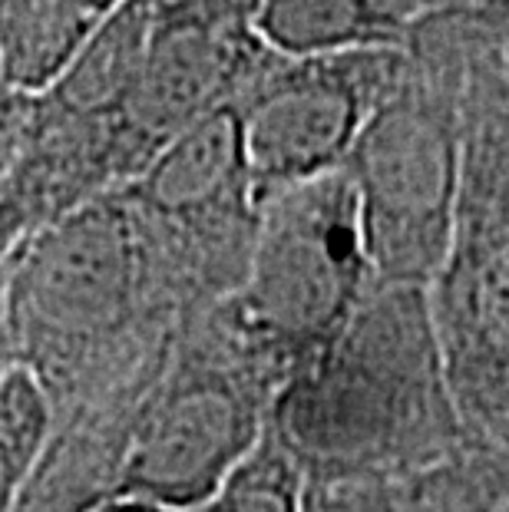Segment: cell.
<instances>
[{
  "label": "cell",
  "instance_id": "obj_3",
  "mask_svg": "<svg viewBox=\"0 0 509 512\" xmlns=\"http://www.w3.org/2000/svg\"><path fill=\"white\" fill-rule=\"evenodd\" d=\"M407 63L354 143L357 192L377 285L427 288L447 258L463 179V53L440 10L407 37Z\"/></svg>",
  "mask_w": 509,
  "mask_h": 512
},
{
  "label": "cell",
  "instance_id": "obj_8",
  "mask_svg": "<svg viewBox=\"0 0 509 512\" xmlns=\"http://www.w3.org/2000/svg\"><path fill=\"white\" fill-rule=\"evenodd\" d=\"M447 0H255L252 27L285 60L404 50L414 24Z\"/></svg>",
  "mask_w": 509,
  "mask_h": 512
},
{
  "label": "cell",
  "instance_id": "obj_2",
  "mask_svg": "<svg viewBox=\"0 0 509 512\" xmlns=\"http://www.w3.org/2000/svg\"><path fill=\"white\" fill-rule=\"evenodd\" d=\"M463 53V179L447 258L427 285L463 427L509 446V83L443 7Z\"/></svg>",
  "mask_w": 509,
  "mask_h": 512
},
{
  "label": "cell",
  "instance_id": "obj_9",
  "mask_svg": "<svg viewBox=\"0 0 509 512\" xmlns=\"http://www.w3.org/2000/svg\"><path fill=\"white\" fill-rule=\"evenodd\" d=\"M126 0H0V86L43 96Z\"/></svg>",
  "mask_w": 509,
  "mask_h": 512
},
{
  "label": "cell",
  "instance_id": "obj_11",
  "mask_svg": "<svg viewBox=\"0 0 509 512\" xmlns=\"http://www.w3.org/2000/svg\"><path fill=\"white\" fill-rule=\"evenodd\" d=\"M57 433V410L47 384L27 364L0 380V512H17L37 479Z\"/></svg>",
  "mask_w": 509,
  "mask_h": 512
},
{
  "label": "cell",
  "instance_id": "obj_16",
  "mask_svg": "<svg viewBox=\"0 0 509 512\" xmlns=\"http://www.w3.org/2000/svg\"><path fill=\"white\" fill-rule=\"evenodd\" d=\"M10 252V248H7ZM7 252H0V380L17 361V347H14V337H10V324H7V301H4V261Z\"/></svg>",
  "mask_w": 509,
  "mask_h": 512
},
{
  "label": "cell",
  "instance_id": "obj_15",
  "mask_svg": "<svg viewBox=\"0 0 509 512\" xmlns=\"http://www.w3.org/2000/svg\"><path fill=\"white\" fill-rule=\"evenodd\" d=\"M34 232V225L24 215L20 205H14L10 199H0V252H7V248H14L20 238Z\"/></svg>",
  "mask_w": 509,
  "mask_h": 512
},
{
  "label": "cell",
  "instance_id": "obj_17",
  "mask_svg": "<svg viewBox=\"0 0 509 512\" xmlns=\"http://www.w3.org/2000/svg\"><path fill=\"white\" fill-rule=\"evenodd\" d=\"M86 512H179V509H166V506L146 503V499H133V496H110Z\"/></svg>",
  "mask_w": 509,
  "mask_h": 512
},
{
  "label": "cell",
  "instance_id": "obj_1",
  "mask_svg": "<svg viewBox=\"0 0 509 512\" xmlns=\"http://www.w3.org/2000/svg\"><path fill=\"white\" fill-rule=\"evenodd\" d=\"M265 433L308 489H391L463 450L473 437L427 288L374 285L338 341L278 387Z\"/></svg>",
  "mask_w": 509,
  "mask_h": 512
},
{
  "label": "cell",
  "instance_id": "obj_4",
  "mask_svg": "<svg viewBox=\"0 0 509 512\" xmlns=\"http://www.w3.org/2000/svg\"><path fill=\"white\" fill-rule=\"evenodd\" d=\"M275 394V374L219 304L189 314L133 417L113 496L202 509L265 440Z\"/></svg>",
  "mask_w": 509,
  "mask_h": 512
},
{
  "label": "cell",
  "instance_id": "obj_19",
  "mask_svg": "<svg viewBox=\"0 0 509 512\" xmlns=\"http://www.w3.org/2000/svg\"><path fill=\"white\" fill-rule=\"evenodd\" d=\"M447 4H463V0H447Z\"/></svg>",
  "mask_w": 509,
  "mask_h": 512
},
{
  "label": "cell",
  "instance_id": "obj_6",
  "mask_svg": "<svg viewBox=\"0 0 509 512\" xmlns=\"http://www.w3.org/2000/svg\"><path fill=\"white\" fill-rule=\"evenodd\" d=\"M159 285L189 314L242 288L258 235V195L235 106L166 143L123 185Z\"/></svg>",
  "mask_w": 509,
  "mask_h": 512
},
{
  "label": "cell",
  "instance_id": "obj_14",
  "mask_svg": "<svg viewBox=\"0 0 509 512\" xmlns=\"http://www.w3.org/2000/svg\"><path fill=\"white\" fill-rule=\"evenodd\" d=\"M384 489H308L305 486V512H374Z\"/></svg>",
  "mask_w": 509,
  "mask_h": 512
},
{
  "label": "cell",
  "instance_id": "obj_7",
  "mask_svg": "<svg viewBox=\"0 0 509 512\" xmlns=\"http://www.w3.org/2000/svg\"><path fill=\"white\" fill-rule=\"evenodd\" d=\"M404 63L407 50H357L311 60L272 53L235 103L258 205L291 185L341 172Z\"/></svg>",
  "mask_w": 509,
  "mask_h": 512
},
{
  "label": "cell",
  "instance_id": "obj_10",
  "mask_svg": "<svg viewBox=\"0 0 509 512\" xmlns=\"http://www.w3.org/2000/svg\"><path fill=\"white\" fill-rule=\"evenodd\" d=\"M394 512H509V446L470 440L387 489Z\"/></svg>",
  "mask_w": 509,
  "mask_h": 512
},
{
  "label": "cell",
  "instance_id": "obj_18",
  "mask_svg": "<svg viewBox=\"0 0 509 512\" xmlns=\"http://www.w3.org/2000/svg\"><path fill=\"white\" fill-rule=\"evenodd\" d=\"M374 512H394V506H391V499H387V489H384L381 503H377V506H374Z\"/></svg>",
  "mask_w": 509,
  "mask_h": 512
},
{
  "label": "cell",
  "instance_id": "obj_12",
  "mask_svg": "<svg viewBox=\"0 0 509 512\" xmlns=\"http://www.w3.org/2000/svg\"><path fill=\"white\" fill-rule=\"evenodd\" d=\"M196 512H305V476L268 437Z\"/></svg>",
  "mask_w": 509,
  "mask_h": 512
},
{
  "label": "cell",
  "instance_id": "obj_13",
  "mask_svg": "<svg viewBox=\"0 0 509 512\" xmlns=\"http://www.w3.org/2000/svg\"><path fill=\"white\" fill-rule=\"evenodd\" d=\"M460 14L480 53L509 83V0H463Z\"/></svg>",
  "mask_w": 509,
  "mask_h": 512
},
{
  "label": "cell",
  "instance_id": "obj_20",
  "mask_svg": "<svg viewBox=\"0 0 509 512\" xmlns=\"http://www.w3.org/2000/svg\"><path fill=\"white\" fill-rule=\"evenodd\" d=\"M0 90H4V86H0Z\"/></svg>",
  "mask_w": 509,
  "mask_h": 512
},
{
  "label": "cell",
  "instance_id": "obj_5",
  "mask_svg": "<svg viewBox=\"0 0 509 512\" xmlns=\"http://www.w3.org/2000/svg\"><path fill=\"white\" fill-rule=\"evenodd\" d=\"M374 285L361 205L341 169L262 199L245 281L219 311L281 387L338 341Z\"/></svg>",
  "mask_w": 509,
  "mask_h": 512
}]
</instances>
